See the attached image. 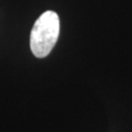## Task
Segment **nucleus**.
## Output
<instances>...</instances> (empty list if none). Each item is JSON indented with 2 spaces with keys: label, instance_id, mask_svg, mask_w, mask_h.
Masks as SVG:
<instances>
[{
  "label": "nucleus",
  "instance_id": "obj_1",
  "mask_svg": "<svg viewBox=\"0 0 132 132\" xmlns=\"http://www.w3.org/2000/svg\"><path fill=\"white\" fill-rule=\"evenodd\" d=\"M60 32L59 16L54 11L44 12L34 23L30 31V50L36 58L48 56L57 43Z\"/></svg>",
  "mask_w": 132,
  "mask_h": 132
}]
</instances>
